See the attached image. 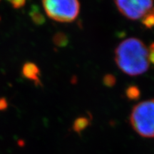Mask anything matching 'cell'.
Wrapping results in <instances>:
<instances>
[{"label": "cell", "instance_id": "obj_1", "mask_svg": "<svg viewBox=\"0 0 154 154\" xmlns=\"http://www.w3.org/2000/svg\"><path fill=\"white\" fill-rule=\"evenodd\" d=\"M115 61L119 68L129 76L143 74L149 67L148 48L139 38H127L116 49Z\"/></svg>", "mask_w": 154, "mask_h": 154}, {"label": "cell", "instance_id": "obj_2", "mask_svg": "<svg viewBox=\"0 0 154 154\" xmlns=\"http://www.w3.org/2000/svg\"><path fill=\"white\" fill-rule=\"evenodd\" d=\"M132 128L143 138H154V99L140 102L130 115Z\"/></svg>", "mask_w": 154, "mask_h": 154}, {"label": "cell", "instance_id": "obj_3", "mask_svg": "<svg viewBox=\"0 0 154 154\" xmlns=\"http://www.w3.org/2000/svg\"><path fill=\"white\" fill-rule=\"evenodd\" d=\"M46 14L50 19L59 22H72L80 11L79 0H42Z\"/></svg>", "mask_w": 154, "mask_h": 154}, {"label": "cell", "instance_id": "obj_4", "mask_svg": "<svg viewBox=\"0 0 154 154\" xmlns=\"http://www.w3.org/2000/svg\"><path fill=\"white\" fill-rule=\"evenodd\" d=\"M119 11L131 20L141 19L153 8V0H115Z\"/></svg>", "mask_w": 154, "mask_h": 154}, {"label": "cell", "instance_id": "obj_5", "mask_svg": "<svg viewBox=\"0 0 154 154\" xmlns=\"http://www.w3.org/2000/svg\"><path fill=\"white\" fill-rule=\"evenodd\" d=\"M22 72L23 76L33 82L35 85H42L41 80H40V70L34 63H25L23 65Z\"/></svg>", "mask_w": 154, "mask_h": 154}, {"label": "cell", "instance_id": "obj_6", "mask_svg": "<svg viewBox=\"0 0 154 154\" xmlns=\"http://www.w3.org/2000/svg\"><path fill=\"white\" fill-rule=\"evenodd\" d=\"M90 125V119L87 117H79L74 121L73 124V130L77 134H80Z\"/></svg>", "mask_w": 154, "mask_h": 154}, {"label": "cell", "instance_id": "obj_7", "mask_svg": "<svg viewBox=\"0 0 154 154\" xmlns=\"http://www.w3.org/2000/svg\"><path fill=\"white\" fill-rule=\"evenodd\" d=\"M53 43L57 47H66L69 43L68 36L63 32H57L53 36Z\"/></svg>", "mask_w": 154, "mask_h": 154}, {"label": "cell", "instance_id": "obj_8", "mask_svg": "<svg viewBox=\"0 0 154 154\" xmlns=\"http://www.w3.org/2000/svg\"><path fill=\"white\" fill-rule=\"evenodd\" d=\"M30 17L33 22L36 25H42L45 22V18L43 14L36 7H33V9H32L30 12Z\"/></svg>", "mask_w": 154, "mask_h": 154}, {"label": "cell", "instance_id": "obj_9", "mask_svg": "<svg viewBox=\"0 0 154 154\" xmlns=\"http://www.w3.org/2000/svg\"><path fill=\"white\" fill-rule=\"evenodd\" d=\"M126 96L130 100H137L140 96L139 88L136 86H129L126 90Z\"/></svg>", "mask_w": 154, "mask_h": 154}, {"label": "cell", "instance_id": "obj_10", "mask_svg": "<svg viewBox=\"0 0 154 154\" xmlns=\"http://www.w3.org/2000/svg\"><path fill=\"white\" fill-rule=\"evenodd\" d=\"M141 22L146 28L152 29L154 27V16L150 11L141 19Z\"/></svg>", "mask_w": 154, "mask_h": 154}, {"label": "cell", "instance_id": "obj_11", "mask_svg": "<svg viewBox=\"0 0 154 154\" xmlns=\"http://www.w3.org/2000/svg\"><path fill=\"white\" fill-rule=\"evenodd\" d=\"M103 82L105 86H108V87H112L116 84V80L115 76L112 74H106L105 75L103 79Z\"/></svg>", "mask_w": 154, "mask_h": 154}, {"label": "cell", "instance_id": "obj_12", "mask_svg": "<svg viewBox=\"0 0 154 154\" xmlns=\"http://www.w3.org/2000/svg\"><path fill=\"white\" fill-rule=\"evenodd\" d=\"M8 1L10 2L13 7L16 9H19L24 7L26 0H8Z\"/></svg>", "mask_w": 154, "mask_h": 154}, {"label": "cell", "instance_id": "obj_13", "mask_svg": "<svg viewBox=\"0 0 154 154\" xmlns=\"http://www.w3.org/2000/svg\"><path fill=\"white\" fill-rule=\"evenodd\" d=\"M148 53H149V60L150 63L154 64V42L150 44L148 48Z\"/></svg>", "mask_w": 154, "mask_h": 154}, {"label": "cell", "instance_id": "obj_14", "mask_svg": "<svg viewBox=\"0 0 154 154\" xmlns=\"http://www.w3.org/2000/svg\"><path fill=\"white\" fill-rule=\"evenodd\" d=\"M8 106V103H7V99L5 98H1L0 99V111H4L7 109Z\"/></svg>", "mask_w": 154, "mask_h": 154}, {"label": "cell", "instance_id": "obj_15", "mask_svg": "<svg viewBox=\"0 0 154 154\" xmlns=\"http://www.w3.org/2000/svg\"><path fill=\"white\" fill-rule=\"evenodd\" d=\"M150 12H151V14H153V16H154V7H153V8H152V9H151V11H150Z\"/></svg>", "mask_w": 154, "mask_h": 154}]
</instances>
